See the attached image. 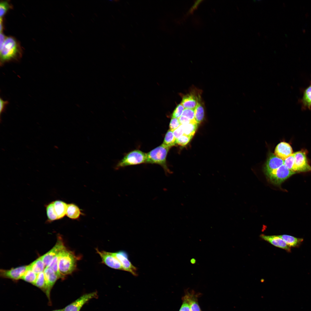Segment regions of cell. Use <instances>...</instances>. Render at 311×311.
Here are the masks:
<instances>
[{
    "mask_svg": "<svg viewBox=\"0 0 311 311\" xmlns=\"http://www.w3.org/2000/svg\"><path fill=\"white\" fill-rule=\"evenodd\" d=\"M0 113L1 116V114L5 111L6 107L8 104L9 102L7 100H3L1 98L0 99Z\"/></svg>",
    "mask_w": 311,
    "mask_h": 311,
    "instance_id": "cell-37",
    "label": "cell"
},
{
    "mask_svg": "<svg viewBox=\"0 0 311 311\" xmlns=\"http://www.w3.org/2000/svg\"><path fill=\"white\" fill-rule=\"evenodd\" d=\"M52 311H63V309L56 310Z\"/></svg>",
    "mask_w": 311,
    "mask_h": 311,
    "instance_id": "cell-42",
    "label": "cell"
},
{
    "mask_svg": "<svg viewBox=\"0 0 311 311\" xmlns=\"http://www.w3.org/2000/svg\"><path fill=\"white\" fill-rule=\"evenodd\" d=\"M185 108L181 103L179 104L173 112L172 117L179 119L182 115Z\"/></svg>",
    "mask_w": 311,
    "mask_h": 311,
    "instance_id": "cell-33",
    "label": "cell"
},
{
    "mask_svg": "<svg viewBox=\"0 0 311 311\" xmlns=\"http://www.w3.org/2000/svg\"><path fill=\"white\" fill-rule=\"evenodd\" d=\"M53 202L58 219H61L66 215L68 204L60 200L55 201Z\"/></svg>",
    "mask_w": 311,
    "mask_h": 311,
    "instance_id": "cell-18",
    "label": "cell"
},
{
    "mask_svg": "<svg viewBox=\"0 0 311 311\" xmlns=\"http://www.w3.org/2000/svg\"><path fill=\"white\" fill-rule=\"evenodd\" d=\"M260 237L275 246L284 249L288 252L290 253L291 251V248L279 235L269 236L262 234L260 235Z\"/></svg>",
    "mask_w": 311,
    "mask_h": 311,
    "instance_id": "cell-13",
    "label": "cell"
},
{
    "mask_svg": "<svg viewBox=\"0 0 311 311\" xmlns=\"http://www.w3.org/2000/svg\"><path fill=\"white\" fill-rule=\"evenodd\" d=\"M179 120L181 124L182 125L188 124L192 121L190 120L186 117L183 115H181Z\"/></svg>",
    "mask_w": 311,
    "mask_h": 311,
    "instance_id": "cell-38",
    "label": "cell"
},
{
    "mask_svg": "<svg viewBox=\"0 0 311 311\" xmlns=\"http://www.w3.org/2000/svg\"></svg>",
    "mask_w": 311,
    "mask_h": 311,
    "instance_id": "cell-43",
    "label": "cell"
},
{
    "mask_svg": "<svg viewBox=\"0 0 311 311\" xmlns=\"http://www.w3.org/2000/svg\"><path fill=\"white\" fill-rule=\"evenodd\" d=\"M28 266H20L9 270H0V276L3 278L14 280L21 279L22 277L28 269Z\"/></svg>",
    "mask_w": 311,
    "mask_h": 311,
    "instance_id": "cell-11",
    "label": "cell"
},
{
    "mask_svg": "<svg viewBox=\"0 0 311 311\" xmlns=\"http://www.w3.org/2000/svg\"><path fill=\"white\" fill-rule=\"evenodd\" d=\"M78 258L73 251L65 246L61 250L59 260L58 269L62 279L75 270Z\"/></svg>",
    "mask_w": 311,
    "mask_h": 311,
    "instance_id": "cell-2",
    "label": "cell"
},
{
    "mask_svg": "<svg viewBox=\"0 0 311 311\" xmlns=\"http://www.w3.org/2000/svg\"><path fill=\"white\" fill-rule=\"evenodd\" d=\"M81 214L80 210L76 205L73 204H68L66 215L70 218L75 219L78 218Z\"/></svg>",
    "mask_w": 311,
    "mask_h": 311,
    "instance_id": "cell-22",
    "label": "cell"
},
{
    "mask_svg": "<svg viewBox=\"0 0 311 311\" xmlns=\"http://www.w3.org/2000/svg\"><path fill=\"white\" fill-rule=\"evenodd\" d=\"M274 153L276 156L284 160L293 153L290 144L284 142H281L277 145Z\"/></svg>",
    "mask_w": 311,
    "mask_h": 311,
    "instance_id": "cell-14",
    "label": "cell"
},
{
    "mask_svg": "<svg viewBox=\"0 0 311 311\" xmlns=\"http://www.w3.org/2000/svg\"><path fill=\"white\" fill-rule=\"evenodd\" d=\"M46 210L48 217L50 221L58 219L53 202L50 203L47 206Z\"/></svg>",
    "mask_w": 311,
    "mask_h": 311,
    "instance_id": "cell-28",
    "label": "cell"
},
{
    "mask_svg": "<svg viewBox=\"0 0 311 311\" xmlns=\"http://www.w3.org/2000/svg\"><path fill=\"white\" fill-rule=\"evenodd\" d=\"M293 154L295 160L293 172L297 173L311 171V166L308 163L306 152L301 151Z\"/></svg>",
    "mask_w": 311,
    "mask_h": 311,
    "instance_id": "cell-6",
    "label": "cell"
},
{
    "mask_svg": "<svg viewBox=\"0 0 311 311\" xmlns=\"http://www.w3.org/2000/svg\"><path fill=\"white\" fill-rule=\"evenodd\" d=\"M182 115L185 116L190 120L193 121L195 119L194 109H185Z\"/></svg>",
    "mask_w": 311,
    "mask_h": 311,
    "instance_id": "cell-34",
    "label": "cell"
},
{
    "mask_svg": "<svg viewBox=\"0 0 311 311\" xmlns=\"http://www.w3.org/2000/svg\"><path fill=\"white\" fill-rule=\"evenodd\" d=\"M176 139L174 135L173 132L169 130L167 132L162 144L169 148L175 145Z\"/></svg>",
    "mask_w": 311,
    "mask_h": 311,
    "instance_id": "cell-24",
    "label": "cell"
},
{
    "mask_svg": "<svg viewBox=\"0 0 311 311\" xmlns=\"http://www.w3.org/2000/svg\"><path fill=\"white\" fill-rule=\"evenodd\" d=\"M296 172L289 169L284 164L266 174L270 181L277 185H281Z\"/></svg>",
    "mask_w": 311,
    "mask_h": 311,
    "instance_id": "cell-5",
    "label": "cell"
},
{
    "mask_svg": "<svg viewBox=\"0 0 311 311\" xmlns=\"http://www.w3.org/2000/svg\"><path fill=\"white\" fill-rule=\"evenodd\" d=\"M294 161V158L293 153L292 155L284 160V164L289 169L293 171Z\"/></svg>",
    "mask_w": 311,
    "mask_h": 311,
    "instance_id": "cell-32",
    "label": "cell"
},
{
    "mask_svg": "<svg viewBox=\"0 0 311 311\" xmlns=\"http://www.w3.org/2000/svg\"><path fill=\"white\" fill-rule=\"evenodd\" d=\"M6 38V37L4 34L2 32H1L0 35V48L2 46Z\"/></svg>",
    "mask_w": 311,
    "mask_h": 311,
    "instance_id": "cell-41",
    "label": "cell"
},
{
    "mask_svg": "<svg viewBox=\"0 0 311 311\" xmlns=\"http://www.w3.org/2000/svg\"><path fill=\"white\" fill-rule=\"evenodd\" d=\"M192 138L185 134L176 139V143L178 145L184 146L187 145Z\"/></svg>",
    "mask_w": 311,
    "mask_h": 311,
    "instance_id": "cell-31",
    "label": "cell"
},
{
    "mask_svg": "<svg viewBox=\"0 0 311 311\" xmlns=\"http://www.w3.org/2000/svg\"><path fill=\"white\" fill-rule=\"evenodd\" d=\"M120 263L124 270L131 273L133 275H137V269L131 263L128 258L127 253L123 251L112 253Z\"/></svg>",
    "mask_w": 311,
    "mask_h": 311,
    "instance_id": "cell-10",
    "label": "cell"
},
{
    "mask_svg": "<svg viewBox=\"0 0 311 311\" xmlns=\"http://www.w3.org/2000/svg\"><path fill=\"white\" fill-rule=\"evenodd\" d=\"M12 7L8 1H2L0 3V19L3 17L10 9H11Z\"/></svg>",
    "mask_w": 311,
    "mask_h": 311,
    "instance_id": "cell-29",
    "label": "cell"
},
{
    "mask_svg": "<svg viewBox=\"0 0 311 311\" xmlns=\"http://www.w3.org/2000/svg\"><path fill=\"white\" fill-rule=\"evenodd\" d=\"M286 242L287 245L291 248H298L304 241L302 238H297L291 235L283 234L279 235Z\"/></svg>",
    "mask_w": 311,
    "mask_h": 311,
    "instance_id": "cell-17",
    "label": "cell"
},
{
    "mask_svg": "<svg viewBox=\"0 0 311 311\" xmlns=\"http://www.w3.org/2000/svg\"><path fill=\"white\" fill-rule=\"evenodd\" d=\"M29 269L38 274L43 272L45 267L41 256L28 265Z\"/></svg>",
    "mask_w": 311,
    "mask_h": 311,
    "instance_id": "cell-20",
    "label": "cell"
},
{
    "mask_svg": "<svg viewBox=\"0 0 311 311\" xmlns=\"http://www.w3.org/2000/svg\"><path fill=\"white\" fill-rule=\"evenodd\" d=\"M65 247L62 239L60 237L58 238L56 244L53 248L41 256L45 268L48 266L53 258L58 254Z\"/></svg>",
    "mask_w": 311,
    "mask_h": 311,
    "instance_id": "cell-12",
    "label": "cell"
},
{
    "mask_svg": "<svg viewBox=\"0 0 311 311\" xmlns=\"http://www.w3.org/2000/svg\"><path fill=\"white\" fill-rule=\"evenodd\" d=\"M300 102L302 109L311 110V85L304 90Z\"/></svg>",
    "mask_w": 311,
    "mask_h": 311,
    "instance_id": "cell-19",
    "label": "cell"
},
{
    "mask_svg": "<svg viewBox=\"0 0 311 311\" xmlns=\"http://www.w3.org/2000/svg\"><path fill=\"white\" fill-rule=\"evenodd\" d=\"M98 297L96 292H94L84 295L64 308L63 311H80L83 306L91 299Z\"/></svg>",
    "mask_w": 311,
    "mask_h": 311,
    "instance_id": "cell-7",
    "label": "cell"
},
{
    "mask_svg": "<svg viewBox=\"0 0 311 311\" xmlns=\"http://www.w3.org/2000/svg\"><path fill=\"white\" fill-rule=\"evenodd\" d=\"M204 113V108L202 104L198 101L194 109L195 119L198 124L200 123L203 120Z\"/></svg>",
    "mask_w": 311,
    "mask_h": 311,
    "instance_id": "cell-23",
    "label": "cell"
},
{
    "mask_svg": "<svg viewBox=\"0 0 311 311\" xmlns=\"http://www.w3.org/2000/svg\"><path fill=\"white\" fill-rule=\"evenodd\" d=\"M22 50L18 42L14 37H6L0 48V65L11 61L20 60L22 56Z\"/></svg>",
    "mask_w": 311,
    "mask_h": 311,
    "instance_id": "cell-1",
    "label": "cell"
},
{
    "mask_svg": "<svg viewBox=\"0 0 311 311\" xmlns=\"http://www.w3.org/2000/svg\"><path fill=\"white\" fill-rule=\"evenodd\" d=\"M43 272L46 283L45 293L48 299L49 304L51 305L52 304L50 299L51 290L56 281L60 278L50 268H45Z\"/></svg>",
    "mask_w": 311,
    "mask_h": 311,
    "instance_id": "cell-9",
    "label": "cell"
},
{
    "mask_svg": "<svg viewBox=\"0 0 311 311\" xmlns=\"http://www.w3.org/2000/svg\"><path fill=\"white\" fill-rule=\"evenodd\" d=\"M179 311H191L188 304L184 301Z\"/></svg>",
    "mask_w": 311,
    "mask_h": 311,
    "instance_id": "cell-39",
    "label": "cell"
},
{
    "mask_svg": "<svg viewBox=\"0 0 311 311\" xmlns=\"http://www.w3.org/2000/svg\"><path fill=\"white\" fill-rule=\"evenodd\" d=\"M147 153L139 150L132 151L126 154L117 163L115 168L146 163Z\"/></svg>",
    "mask_w": 311,
    "mask_h": 311,
    "instance_id": "cell-4",
    "label": "cell"
},
{
    "mask_svg": "<svg viewBox=\"0 0 311 311\" xmlns=\"http://www.w3.org/2000/svg\"><path fill=\"white\" fill-rule=\"evenodd\" d=\"M184 301L187 302L189 306L191 311H200V309L197 302L191 297L186 296L184 298Z\"/></svg>",
    "mask_w": 311,
    "mask_h": 311,
    "instance_id": "cell-30",
    "label": "cell"
},
{
    "mask_svg": "<svg viewBox=\"0 0 311 311\" xmlns=\"http://www.w3.org/2000/svg\"><path fill=\"white\" fill-rule=\"evenodd\" d=\"M198 102V97L191 93L184 96L181 103L185 109H194Z\"/></svg>",
    "mask_w": 311,
    "mask_h": 311,
    "instance_id": "cell-16",
    "label": "cell"
},
{
    "mask_svg": "<svg viewBox=\"0 0 311 311\" xmlns=\"http://www.w3.org/2000/svg\"><path fill=\"white\" fill-rule=\"evenodd\" d=\"M37 275L38 274L29 269L28 267L27 270L22 277L21 279L33 285L36 281Z\"/></svg>",
    "mask_w": 311,
    "mask_h": 311,
    "instance_id": "cell-26",
    "label": "cell"
},
{
    "mask_svg": "<svg viewBox=\"0 0 311 311\" xmlns=\"http://www.w3.org/2000/svg\"><path fill=\"white\" fill-rule=\"evenodd\" d=\"M202 1H203L202 0L196 1L189 10V13H192L193 11L197 8L200 3Z\"/></svg>",
    "mask_w": 311,
    "mask_h": 311,
    "instance_id": "cell-40",
    "label": "cell"
},
{
    "mask_svg": "<svg viewBox=\"0 0 311 311\" xmlns=\"http://www.w3.org/2000/svg\"><path fill=\"white\" fill-rule=\"evenodd\" d=\"M284 160L271 153L266 163L264 170L266 174L279 167L284 164Z\"/></svg>",
    "mask_w": 311,
    "mask_h": 311,
    "instance_id": "cell-15",
    "label": "cell"
},
{
    "mask_svg": "<svg viewBox=\"0 0 311 311\" xmlns=\"http://www.w3.org/2000/svg\"><path fill=\"white\" fill-rule=\"evenodd\" d=\"M170 148L162 144L147 153L146 163L158 164L164 168L166 173H170L167 167L166 158Z\"/></svg>",
    "mask_w": 311,
    "mask_h": 311,
    "instance_id": "cell-3",
    "label": "cell"
},
{
    "mask_svg": "<svg viewBox=\"0 0 311 311\" xmlns=\"http://www.w3.org/2000/svg\"><path fill=\"white\" fill-rule=\"evenodd\" d=\"M181 125L179 119L172 117L169 124L170 130L173 131Z\"/></svg>",
    "mask_w": 311,
    "mask_h": 311,
    "instance_id": "cell-35",
    "label": "cell"
},
{
    "mask_svg": "<svg viewBox=\"0 0 311 311\" xmlns=\"http://www.w3.org/2000/svg\"><path fill=\"white\" fill-rule=\"evenodd\" d=\"M60 252L53 258L46 268H48L52 269L58 276L60 278H62L59 273L58 269V262L60 256Z\"/></svg>",
    "mask_w": 311,
    "mask_h": 311,
    "instance_id": "cell-25",
    "label": "cell"
},
{
    "mask_svg": "<svg viewBox=\"0 0 311 311\" xmlns=\"http://www.w3.org/2000/svg\"><path fill=\"white\" fill-rule=\"evenodd\" d=\"M33 285L40 289L44 293L46 288V283L43 272L38 274Z\"/></svg>",
    "mask_w": 311,
    "mask_h": 311,
    "instance_id": "cell-27",
    "label": "cell"
},
{
    "mask_svg": "<svg viewBox=\"0 0 311 311\" xmlns=\"http://www.w3.org/2000/svg\"><path fill=\"white\" fill-rule=\"evenodd\" d=\"M198 124L194 120L189 123L183 125L184 134L192 138L197 129Z\"/></svg>",
    "mask_w": 311,
    "mask_h": 311,
    "instance_id": "cell-21",
    "label": "cell"
},
{
    "mask_svg": "<svg viewBox=\"0 0 311 311\" xmlns=\"http://www.w3.org/2000/svg\"><path fill=\"white\" fill-rule=\"evenodd\" d=\"M96 251L104 264L111 268L124 270L120 263L112 253L100 251L98 249H96Z\"/></svg>",
    "mask_w": 311,
    "mask_h": 311,
    "instance_id": "cell-8",
    "label": "cell"
},
{
    "mask_svg": "<svg viewBox=\"0 0 311 311\" xmlns=\"http://www.w3.org/2000/svg\"><path fill=\"white\" fill-rule=\"evenodd\" d=\"M176 139L184 134L183 125L181 124L178 128L173 131Z\"/></svg>",
    "mask_w": 311,
    "mask_h": 311,
    "instance_id": "cell-36",
    "label": "cell"
}]
</instances>
